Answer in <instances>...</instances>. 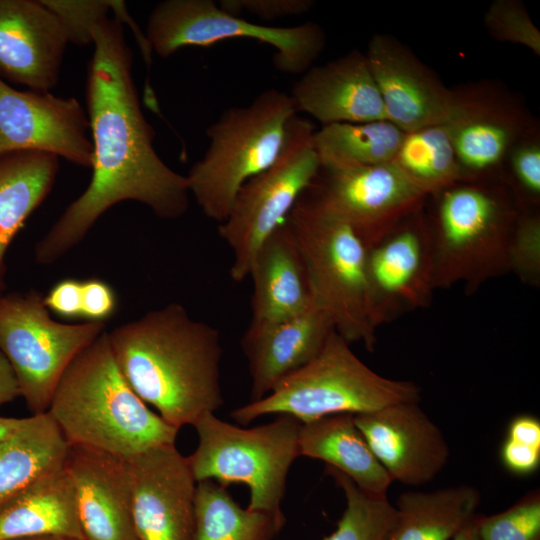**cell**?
<instances>
[{
	"label": "cell",
	"mask_w": 540,
	"mask_h": 540,
	"mask_svg": "<svg viewBox=\"0 0 540 540\" xmlns=\"http://www.w3.org/2000/svg\"><path fill=\"white\" fill-rule=\"evenodd\" d=\"M86 101L93 146L86 190L35 245L36 262L52 264L77 246L100 216L122 201H136L173 220L189 206L187 178L172 170L153 146L155 131L140 106L132 53L119 19L105 17L91 31Z\"/></svg>",
	"instance_id": "cell-1"
},
{
	"label": "cell",
	"mask_w": 540,
	"mask_h": 540,
	"mask_svg": "<svg viewBox=\"0 0 540 540\" xmlns=\"http://www.w3.org/2000/svg\"><path fill=\"white\" fill-rule=\"evenodd\" d=\"M122 375L171 426L192 425L222 404L219 331L177 302L107 332Z\"/></svg>",
	"instance_id": "cell-2"
},
{
	"label": "cell",
	"mask_w": 540,
	"mask_h": 540,
	"mask_svg": "<svg viewBox=\"0 0 540 540\" xmlns=\"http://www.w3.org/2000/svg\"><path fill=\"white\" fill-rule=\"evenodd\" d=\"M46 413L70 446L124 459L175 444L179 431L128 384L114 359L107 331L66 369Z\"/></svg>",
	"instance_id": "cell-3"
},
{
	"label": "cell",
	"mask_w": 540,
	"mask_h": 540,
	"mask_svg": "<svg viewBox=\"0 0 540 540\" xmlns=\"http://www.w3.org/2000/svg\"><path fill=\"white\" fill-rule=\"evenodd\" d=\"M429 221L435 289L463 285L468 295L511 272L510 251L520 206L487 180L460 181L436 195Z\"/></svg>",
	"instance_id": "cell-4"
},
{
	"label": "cell",
	"mask_w": 540,
	"mask_h": 540,
	"mask_svg": "<svg viewBox=\"0 0 540 540\" xmlns=\"http://www.w3.org/2000/svg\"><path fill=\"white\" fill-rule=\"evenodd\" d=\"M413 382L384 377L368 367L333 330L318 354L279 381L263 398L231 412L246 425L265 415L286 414L301 423L325 416L362 414L401 402H419Z\"/></svg>",
	"instance_id": "cell-5"
},
{
	"label": "cell",
	"mask_w": 540,
	"mask_h": 540,
	"mask_svg": "<svg viewBox=\"0 0 540 540\" xmlns=\"http://www.w3.org/2000/svg\"><path fill=\"white\" fill-rule=\"evenodd\" d=\"M295 114L290 95L271 88L246 106L226 109L208 127V149L186 175L205 216L219 224L228 217L241 187L278 156Z\"/></svg>",
	"instance_id": "cell-6"
},
{
	"label": "cell",
	"mask_w": 540,
	"mask_h": 540,
	"mask_svg": "<svg viewBox=\"0 0 540 540\" xmlns=\"http://www.w3.org/2000/svg\"><path fill=\"white\" fill-rule=\"evenodd\" d=\"M308 270L315 301L335 331L372 352L377 342L367 284V247L343 220L303 194L286 217Z\"/></svg>",
	"instance_id": "cell-7"
},
{
	"label": "cell",
	"mask_w": 540,
	"mask_h": 540,
	"mask_svg": "<svg viewBox=\"0 0 540 540\" xmlns=\"http://www.w3.org/2000/svg\"><path fill=\"white\" fill-rule=\"evenodd\" d=\"M301 424L279 414L267 424L241 428L204 414L193 424L198 444L187 457L196 482L211 480L225 488L243 483L250 491L249 510L283 513L287 475L300 456Z\"/></svg>",
	"instance_id": "cell-8"
},
{
	"label": "cell",
	"mask_w": 540,
	"mask_h": 540,
	"mask_svg": "<svg viewBox=\"0 0 540 540\" xmlns=\"http://www.w3.org/2000/svg\"><path fill=\"white\" fill-rule=\"evenodd\" d=\"M315 131L307 118L292 116L276 159L241 187L228 217L218 225L219 236L233 254V281L249 277L257 251L318 173Z\"/></svg>",
	"instance_id": "cell-9"
},
{
	"label": "cell",
	"mask_w": 540,
	"mask_h": 540,
	"mask_svg": "<svg viewBox=\"0 0 540 540\" xmlns=\"http://www.w3.org/2000/svg\"><path fill=\"white\" fill-rule=\"evenodd\" d=\"M103 332L104 322L67 324L52 319L38 291L0 295V351L33 415L47 412L66 369Z\"/></svg>",
	"instance_id": "cell-10"
},
{
	"label": "cell",
	"mask_w": 540,
	"mask_h": 540,
	"mask_svg": "<svg viewBox=\"0 0 540 540\" xmlns=\"http://www.w3.org/2000/svg\"><path fill=\"white\" fill-rule=\"evenodd\" d=\"M146 38L162 58L187 46L209 47L233 38H248L275 49L276 70L303 74L321 55L326 35L320 25L305 22L276 27L249 22L223 11L213 0H165L151 11Z\"/></svg>",
	"instance_id": "cell-11"
},
{
	"label": "cell",
	"mask_w": 540,
	"mask_h": 540,
	"mask_svg": "<svg viewBox=\"0 0 540 540\" xmlns=\"http://www.w3.org/2000/svg\"><path fill=\"white\" fill-rule=\"evenodd\" d=\"M347 223L369 248L430 196L392 162L357 168H319L302 193Z\"/></svg>",
	"instance_id": "cell-12"
},
{
	"label": "cell",
	"mask_w": 540,
	"mask_h": 540,
	"mask_svg": "<svg viewBox=\"0 0 540 540\" xmlns=\"http://www.w3.org/2000/svg\"><path fill=\"white\" fill-rule=\"evenodd\" d=\"M366 273L377 329L431 304L436 290L432 242L429 220L421 210L367 248Z\"/></svg>",
	"instance_id": "cell-13"
},
{
	"label": "cell",
	"mask_w": 540,
	"mask_h": 540,
	"mask_svg": "<svg viewBox=\"0 0 540 540\" xmlns=\"http://www.w3.org/2000/svg\"><path fill=\"white\" fill-rule=\"evenodd\" d=\"M88 115L74 97L20 91L0 78V156L39 151L91 168Z\"/></svg>",
	"instance_id": "cell-14"
},
{
	"label": "cell",
	"mask_w": 540,
	"mask_h": 540,
	"mask_svg": "<svg viewBox=\"0 0 540 540\" xmlns=\"http://www.w3.org/2000/svg\"><path fill=\"white\" fill-rule=\"evenodd\" d=\"M137 540H194L197 482L175 444L126 459Z\"/></svg>",
	"instance_id": "cell-15"
},
{
	"label": "cell",
	"mask_w": 540,
	"mask_h": 540,
	"mask_svg": "<svg viewBox=\"0 0 540 540\" xmlns=\"http://www.w3.org/2000/svg\"><path fill=\"white\" fill-rule=\"evenodd\" d=\"M444 124L464 181L489 179L514 145L531 132L520 108L488 86L456 92V103Z\"/></svg>",
	"instance_id": "cell-16"
},
{
	"label": "cell",
	"mask_w": 540,
	"mask_h": 540,
	"mask_svg": "<svg viewBox=\"0 0 540 540\" xmlns=\"http://www.w3.org/2000/svg\"><path fill=\"white\" fill-rule=\"evenodd\" d=\"M365 56L388 121L407 133L448 120L456 91L446 87L407 47L392 36L376 34Z\"/></svg>",
	"instance_id": "cell-17"
},
{
	"label": "cell",
	"mask_w": 540,
	"mask_h": 540,
	"mask_svg": "<svg viewBox=\"0 0 540 540\" xmlns=\"http://www.w3.org/2000/svg\"><path fill=\"white\" fill-rule=\"evenodd\" d=\"M419 402H401L355 414L354 421L392 481L418 486L433 480L450 450Z\"/></svg>",
	"instance_id": "cell-18"
},
{
	"label": "cell",
	"mask_w": 540,
	"mask_h": 540,
	"mask_svg": "<svg viewBox=\"0 0 540 540\" xmlns=\"http://www.w3.org/2000/svg\"><path fill=\"white\" fill-rule=\"evenodd\" d=\"M41 0H0V78L33 91L57 85L68 44Z\"/></svg>",
	"instance_id": "cell-19"
},
{
	"label": "cell",
	"mask_w": 540,
	"mask_h": 540,
	"mask_svg": "<svg viewBox=\"0 0 540 540\" xmlns=\"http://www.w3.org/2000/svg\"><path fill=\"white\" fill-rule=\"evenodd\" d=\"M65 466L84 540H137L126 459L70 446Z\"/></svg>",
	"instance_id": "cell-20"
},
{
	"label": "cell",
	"mask_w": 540,
	"mask_h": 540,
	"mask_svg": "<svg viewBox=\"0 0 540 540\" xmlns=\"http://www.w3.org/2000/svg\"><path fill=\"white\" fill-rule=\"evenodd\" d=\"M289 95L297 114H308L322 126L387 120L366 56L358 50L313 65Z\"/></svg>",
	"instance_id": "cell-21"
},
{
	"label": "cell",
	"mask_w": 540,
	"mask_h": 540,
	"mask_svg": "<svg viewBox=\"0 0 540 540\" xmlns=\"http://www.w3.org/2000/svg\"><path fill=\"white\" fill-rule=\"evenodd\" d=\"M333 330L330 316L316 301L291 318L248 326L241 348L248 360L250 401L263 398L279 381L311 361Z\"/></svg>",
	"instance_id": "cell-22"
},
{
	"label": "cell",
	"mask_w": 540,
	"mask_h": 540,
	"mask_svg": "<svg viewBox=\"0 0 540 540\" xmlns=\"http://www.w3.org/2000/svg\"><path fill=\"white\" fill-rule=\"evenodd\" d=\"M251 320L258 327L300 314L315 301L305 260L285 219L254 258Z\"/></svg>",
	"instance_id": "cell-23"
},
{
	"label": "cell",
	"mask_w": 540,
	"mask_h": 540,
	"mask_svg": "<svg viewBox=\"0 0 540 540\" xmlns=\"http://www.w3.org/2000/svg\"><path fill=\"white\" fill-rule=\"evenodd\" d=\"M300 456L321 460L363 491L386 495L393 482L355 424L354 414L340 413L302 423Z\"/></svg>",
	"instance_id": "cell-24"
},
{
	"label": "cell",
	"mask_w": 540,
	"mask_h": 540,
	"mask_svg": "<svg viewBox=\"0 0 540 540\" xmlns=\"http://www.w3.org/2000/svg\"><path fill=\"white\" fill-rule=\"evenodd\" d=\"M70 445L48 413L0 441V507L61 469Z\"/></svg>",
	"instance_id": "cell-25"
},
{
	"label": "cell",
	"mask_w": 540,
	"mask_h": 540,
	"mask_svg": "<svg viewBox=\"0 0 540 540\" xmlns=\"http://www.w3.org/2000/svg\"><path fill=\"white\" fill-rule=\"evenodd\" d=\"M59 158L39 151L0 156V295L5 289V255L17 232L51 192Z\"/></svg>",
	"instance_id": "cell-26"
},
{
	"label": "cell",
	"mask_w": 540,
	"mask_h": 540,
	"mask_svg": "<svg viewBox=\"0 0 540 540\" xmlns=\"http://www.w3.org/2000/svg\"><path fill=\"white\" fill-rule=\"evenodd\" d=\"M57 534L83 539L64 466L0 507V540Z\"/></svg>",
	"instance_id": "cell-27"
},
{
	"label": "cell",
	"mask_w": 540,
	"mask_h": 540,
	"mask_svg": "<svg viewBox=\"0 0 540 540\" xmlns=\"http://www.w3.org/2000/svg\"><path fill=\"white\" fill-rule=\"evenodd\" d=\"M480 499L471 485L404 492L387 540H452L474 518Z\"/></svg>",
	"instance_id": "cell-28"
},
{
	"label": "cell",
	"mask_w": 540,
	"mask_h": 540,
	"mask_svg": "<svg viewBox=\"0 0 540 540\" xmlns=\"http://www.w3.org/2000/svg\"><path fill=\"white\" fill-rule=\"evenodd\" d=\"M194 540H275L286 523L283 513L242 508L218 483H197Z\"/></svg>",
	"instance_id": "cell-29"
},
{
	"label": "cell",
	"mask_w": 540,
	"mask_h": 540,
	"mask_svg": "<svg viewBox=\"0 0 540 540\" xmlns=\"http://www.w3.org/2000/svg\"><path fill=\"white\" fill-rule=\"evenodd\" d=\"M404 132L388 120L323 125L313 141L320 167L345 169L393 161Z\"/></svg>",
	"instance_id": "cell-30"
},
{
	"label": "cell",
	"mask_w": 540,
	"mask_h": 540,
	"mask_svg": "<svg viewBox=\"0 0 540 540\" xmlns=\"http://www.w3.org/2000/svg\"><path fill=\"white\" fill-rule=\"evenodd\" d=\"M392 163L430 196L464 181L444 123L404 133Z\"/></svg>",
	"instance_id": "cell-31"
},
{
	"label": "cell",
	"mask_w": 540,
	"mask_h": 540,
	"mask_svg": "<svg viewBox=\"0 0 540 540\" xmlns=\"http://www.w3.org/2000/svg\"><path fill=\"white\" fill-rule=\"evenodd\" d=\"M325 471L342 489L346 508L335 531L321 540H387L396 516L387 496L363 491L330 466L326 465Z\"/></svg>",
	"instance_id": "cell-32"
},
{
	"label": "cell",
	"mask_w": 540,
	"mask_h": 540,
	"mask_svg": "<svg viewBox=\"0 0 540 540\" xmlns=\"http://www.w3.org/2000/svg\"><path fill=\"white\" fill-rule=\"evenodd\" d=\"M480 540H540V494L534 490L508 509L476 515Z\"/></svg>",
	"instance_id": "cell-33"
},
{
	"label": "cell",
	"mask_w": 540,
	"mask_h": 540,
	"mask_svg": "<svg viewBox=\"0 0 540 540\" xmlns=\"http://www.w3.org/2000/svg\"><path fill=\"white\" fill-rule=\"evenodd\" d=\"M484 23L497 40L522 45L540 55V32L518 0H495L488 7Z\"/></svg>",
	"instance_id": "cell-34"
},
{
	"label": "cell",
	"mask_w": 540,
	"mask_h": 540,
	"mask_svg": "<svg viewBox=\"0 0 540 540\" xmlns=\"http://www.w3.org/2000/svg\"><path fill=\"white\" fill-rule=\"evenodd\" d=\"M511 272L526 284H540V219L539 214L522 209L511 242Z\"/></svg>",
	"instance_id": "cell-35"
},
{
	"label": "cell",
	"mask_w": 540,
	"mask_h": 540,
	"mask_svg": "<svg viewBox=\"0 0 540 540\" xmlns=\"http://www.w3.org/2000/svg\"><path fill=\"white\" fill-rule=\"evenodd\" d=\"M61 23L69 43H92V28L112 10L113 0H41Z\"/></svg>",
	"instance_id": "cell-36"
},
{
	"label": "cell",
	"mask_w": 540,
	"mask_h": 540,
	"mask_svg": "<svg viewBox=\"0 0 540 540\" xmlns=\"http://www.w3.org/2000/svg\"><path fill=\"white\" fill-rule=\"evenodd\" d=\"M507 160L511 170V190L522 204L538 205L540 200V143L526 135L511 149Z\"/></svg>",
	"instance_id": "cell-37"
},
{
	"label": "cell",
	"mask_w": 540,
	"mask_h": 540,
	"mask_svg": "<svg viewBox=\"0 0 540 540\" xmlns=\"http://www.w3.org/2000/svg\"><path fill=\"white\" fill-rule=\"evenodd\" d=\"M218 6L225 12L240 17L243 12L261 20L300 16L314 6L312 0H220Z\"/></svg>",
	"instance_id": "cell-38"
},
{
	"label": "cell",
	"mask_w": 540,
	"mask_h": 540,
	"mask_svg": "<svg viewBox=\"0 0 540 540\" xmlns=\"http://www.w3.org/2000/svg\"><path fill=\"white\" fill-rule=\"evenodd\" d=\"M117 310V297L112 287L98 278L82 281L81 316L92 322H104Z\"/></svg>",
	"instance_id": "cell-39"
},
{
	"label": "cell",
	"mask_w": 540,
	"mask_h": 540,
	"mask_svg": "<svg viewBox=\"0 0 540 540\" xmlns=\"http://www.w3.org/2000/svg\"><path fill=\"white\" fill-rule=\"evenodd\" d=\"M48 310L63 318H77L82 310V281L66 278L54 284L44 296Z\"/></svg>",
	"instance_id": "cell-40"
},
{
	"label": "cell",
	"mask_w": 540,
	"mask_h": 540,
	"mask_svg": "<svg viewBox=\"0 0 540 540\" xmlns=\"http://www.w3.org/2000/svg\"><path fill=\"white\" fill-rule=\"evenodd\" d=\"M500 455L504 466L518 475L533 473L540 464V448L507 438L502 444Z\"/></svg>",
	"instance_id": "cell-41"
},
{
	"label": "cell",
	"mask_w": 540,
	"mask_h": 540,
	"mask_svg": "<svg viewBox=\"0 0 540 540\" xmlns=\"http://www.w3.org/2000/svg\"><path fill=\"white\" fill-rule=\"evenodd\" d=\"M507 439L540 448V421L532 415H519L512 419Z\"/></svg>",
	"instance_id": "cell-42"
},
{
	"label": "cell",
	"mask_w": 540,
	"mask_h": 540,
	"mask_svg": "<svg viewBox=\"0 0 540 540\" xmlns=\"http://www.w3.org/2000/svg\"><path fill=\"white\" fill-rule=\"evenodd\" d=\"M21 397L14 370L5 355L0 351V407Z\"/></svg>",
	"instance_id": "cell-43"
},
{
	"label": "cell",
	"mask_w": 540,
	"mask_h": 540,
	"mask_svg": "<svg viewBox=\"0 0 540 540\" xmlns=\"http://www.w3.org/2000/svg\"><path fill=\"white\" fill-rule=\"evenodd\" d=\"M28 421L29 417L11 418L0 416V441L16 434L28 423Z\"/></svg>",
	"instance_id": "cell-44"
},
{
	"label": "cell",
	"mask_w": 540,
	"mask_h": 540,
	"mask_svg": "<svg viewBox=\"0 0 540 540\" xmlns=\"http://www.w3.org/2000/svg\"><path fill=\"white\" fill-rule=\"evenodd\" d=\"M475 516L453 537L452 540H480L475 523Z\"/></svg>",
	"instance_id": "cell-45"
},
{
	"label": "cell",
	"mask_w": 540,
	"mask_h": 540,
	"mask_svg": "<svg viewBox=\"0 0 540 540\" xmlns=\"http://www.w3.org/2000/svg\"><path fill=\"white\" fill-rule=\"evenodd\" d=\"M20 540H83V539L64 536V535H57V534H47V535L34 536V537L20 539Z\"/></svg>",
	"instance_id": "cell-46"
}]
</instances>
